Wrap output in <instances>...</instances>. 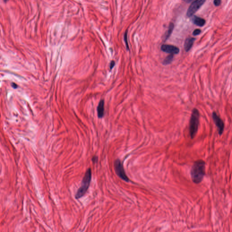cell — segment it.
<instances>
[{"instance_id":"obj_1","label":"cell","mask_w":232,"mask_h":232,"mask_svg":"<svg viewBox=\"0 0 232 232\" xmlns=\"http://www.w3.org/2000/svg\"><path fill=\"white\" fill-rule=\"evenodd\" d=\"M205 175V162L203 160L196 161L192 167L191 175L192 180L195 184L201 182Z\"/></svg>"},{"instance_id":"obj_2","label":"cell","mask_w":232,"mask_h":232,"mask_svg":"<svg viewBox=\"0 0 232 232\" xmlns=\"http://www.w3.org/2000/svg\"><path fill=\"white\" fill-rule=\"evenodd\" d=\"M199 111L195 108L192 112L189 123V132L191 139L194 138L197 133L199 126Z\"/></svg>"},{"instance_id":"obj_3","label":"cell","mask_w":232,"mask_h":232,"mask_svg":"<svg viewBox=\"0 0 232 232\" xmlns=\"http://www.w3.org/2000/svg\"><path fill=\"white\" fill-rule=\"evenodd\" d=\"M92 179V172L90 168H89L85 174L83 178L81 186L78 189L75 195L76 199H79L86 194Z\"/></svg>"},{"instance_id":"obj_4","label":"cell","mask_w":232,"mask_h":232,"mask_svg":"<svg viewBox=\"0 0 232 232\" xmlns=\"http://www.w3.org/2000/svg\"><path fill=\"white\" fill-rule=\"evenodd\" d=\"M114 167L115 171L117 175L123 180L128 182L129 181V178L126 174L123 165L119 159L115 160L114 163Z\"/></svg>"},{"instance_id":"obj_5","label":"cell","mask_w":232,"mask_h":232,"mask_svg":"<svg viewBox=\"0 0 232 232\" xmlns=\"http://www.w3.org/2000/svg\"><path fill=\"white\" fill-rule=\"evenodd\" d=\"M205 1H193L188 8L187 12V15L188 17H191L194 15V14L204 4Z\"/></svg>"},{"instance_id":"obj_6","label":"cell","mask_w":232,"mask_h":232,"mask_svg":"<svg viewBox=\"0 0 232 232\" xmlns=\"http://www.w3.org/2000/svg\"><path fill=\"white\" fill-rule=\"evenodd\" d=\"M212 119L216 126L218 128L219 134L220 135H221L223 133L225 129L224 122L215 112H213L212 113Z\"/></svg>"},{"instance_id":"obj_7","label":"cell","mask_w":232,"mask_h":232,"mask_svg":"<svg viewBox=\"0 0 232 232\" xmlns=\"http://www.w3.org/2000/svg\"><path fill=\"white\" fill-rule=\"evenodd\" d=\"M161 49L163 52L171 54H177L180 52V49L176 46L169 44H163L161 47Z\"/></svg>"},{"instance_id":"obj_8","label":"cell","mask_w":232,"mask_h":232,"mask_svg":"<svg viewBox=\"0 0 232 232\" xmlns=\"http://www.w3.org/2000/svg\"><path fill=\"white\" fill-rule=\"evenodd\" d=\"M97 116L100 119L104 116V101L103 99L100 100L97 107Z\"/></svg>"},{"instance_id":"obj_9","label":"cell","mask_w":232,"mask_h":232,"mask_svg":"<svg viewBox=\"0 0 232 232\" xmlns=\"http://www.w3.org/2000/svg\"><path fill=\"white\" fill-rule=\"evenodd\" d=\"M196 40V38L193 37H189L186 39L184 44V48L186 52H188L191 49Z\"/></svg>"},{"instance_id":"obj_10","label":"cell","mask_w":232,"mask_h":232,"mask_svg":"<svg viewBox=\"0 0 232 232\" xmlns=\"http://www.w3.org/2000/svg\"><path fill=\"white\" fill-rule=\"evenodd\" d=\"M192 20L193 22L195 25H198V26H200V27L203 26L206 23L205 20L199 17H197L196 15H194L193 17Z\"/></svg>"},{"instance_id":"obj_11","label":"cell","mask_w":232,"mask_h":232,"mask_svg":"<svg viewBox=\"0 0 232 232\" xmlns=\"http://www.w3.org/2000/svg\"><path fill=\"white\" fill-rule=\"evenodd\" d=\"M174 27V25L173 23L172 22H171V23H169L168 29L167 33H166V35H165V41L167 40L171 36V35H172Z\"/></svg>"},{"instance_id":"obj_12","label":"cell","mask_w":232,"mask_h":232,"mask_svg":"<svg viewBox=\"0 0 232 232\" xmlns=\"http://www.w3.org/2000/svg\"><path fill=\"white\" fill-rule=\"evenodd\" d=\"M174 55L171 54L167 56L165 60H163V64L164 65H168L171 64L173 60Z\"/></svg>"},{"instance_id":"obj_13","label":"cell","mask_w":232,"mask_h":232,"mask_svg":"<svg viewBox=\"0 0 232 232\" xmlns=\"http://www.w3.org/2000/svg\"><path fill=\"white\" fill-rule=\"evenodd\" d=\"M124 39L126 45L127 49V50H129V45H128V41H127V31L125 32L124 35Z\"/></svg>"},{"instance_id":"obj_14","label":"cell","mask_w":232,"mask_h":232,"mask_svg":"<svg viewBox=\"0 0 232 232\" xmlns=\"http://www.w3.org/2000/svg\"><path fill=\"white\" fill-rule=\"evenodd\" d=\"M201 31L200 29H196L193 31V35L194 36H198V35H199L201 33Z\"/></svg>"},{"instance_id":"obj_15","label":"cell","mask_w":232,"mask_h":232,"mask_svg":"<svg viewBox=\"0 0 232 232\" xmlns=\"http://www.w3.org/2000/svg\"><path fill=\"white\" fill-rule=\"evenodd\" d=\"M221 2V1L220 0H215L214 1V5L215 6H219L220 5Z\"/></svg>"},{"instance_id":"obj_16","label":"cell","mask_w":232,"mask_h":232,"mask_svg":"<svg viewBox=\"0 0 232 232\" xmlns=\"http://www.w3.org/2000/svg\"><path fill=\"white\" fill-rule=\"evenodd\" d=\"M115 65V63L114 61H112L110 64V69H112L113 68V67Z\"/></svg>"},{"instance_id":"obj_17","label":"cell","mask_w":232,"mask_h":232,"mask_svg":"<svg viewBox=\"0 0 232 232\" xmlns=\"http://www.w3.org/2000/svg\"><path fill=\"white\" fill-rule=\"evenodd\" d=\"M12 86L14 89H17L18 87L17 85V84H15V83H12Z\"/></svg>"},{"instance_id":"obj_18","label":"cell","mask_w":232,"mask_h":232,"mask_svg":"<svg viewBox=\"0 0 232 232\" xmlns=\"http://www.w3.org/2000/svg\"><path fill=\"white\" fill-rule=\"evenodd\" d=\"M97 160V158L96 156H95L92 158V161L93 162H96Z\"/></svg>"}]
</instances>
